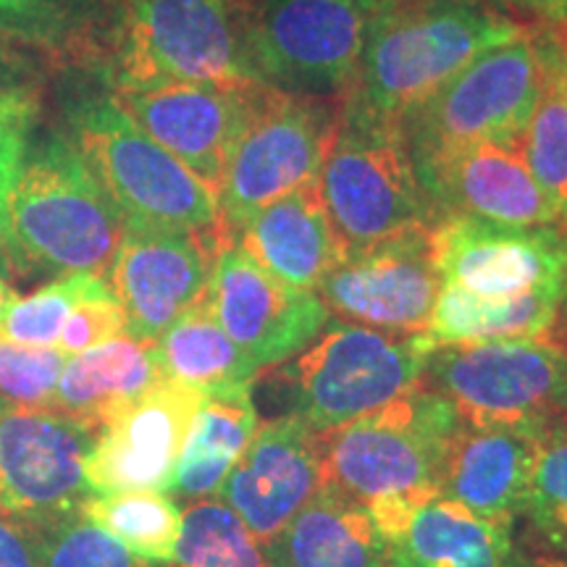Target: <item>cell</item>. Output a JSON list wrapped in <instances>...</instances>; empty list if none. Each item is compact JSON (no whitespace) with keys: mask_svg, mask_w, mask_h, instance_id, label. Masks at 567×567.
<instances>
[{"mask_svg":"<svg viewBox=\"0 0 567 567\" xmlns=\"http://www.w3.org/2000/svg\"><path fill=\"white\" fill-rule=\"evenodd\" d=\"M528 30L488 0H389L342 101V124L400 130L467 63Z\"/></svg>","mask_w":567,"mask_h":567,"instance_id":"obj_1","label":"cell"},{"mask_svg":"<svg viewBox=\"0 0 567 567\" xmlns=\"http://www.w3.org/2000/svg\"><path fill=\"white\" fill-rule=\"evenodd\" d=\"M431 350L425 334L331 321L313 344L258 373L252 402L268 421L287 417L318 434L421 386Z\"/></svg>","mask_w":567,"mask_h":567,"instance_id":"obj_2","label":"cell"},{"mask_svg":"<svg viewBox=\"0 0 567 567\" xmlns=\"http://www.w3.org/2000/svg\"><path fill=\"white\" fill-rule=\"evenodd\" d=\"M124 234V216L76 142L51 137L24 161L6 218V258L55 276H103Z\"/></svg>","mask_w":567,"mask_h":567,"instance_id":"obj_3","label":"cell"},{"mask_svg":"<svg viewBox=\"0 0 567 567\" xmlns=\"http://www.w3.org/2000/svg\"><path fill=\"white\" fill-rule=\"evenodd\" d=\"M252 0H118L105 48L113 92L260 82L247 55Z\"/></svg>","mask_w":567,"mask_h":567,"instance_id":"obj_4","label":"cell"},{"mask_svg":"<svg viewBox=\"0 0 567 567\" xmlns=\"http://www.w3.org/2000/svg\"><path fill=\"white\" fill-rule=\"evenodd\" d=\"M457 425L455 405L421 384L373 413L318 431L323 486L371 513L436 496L439 465Z\"/></svg>","mask_w":567,"mask_h":567,"instance_id":"obj_5","label":"cell"},{"mask_svg":"<svg viewBox=\"0 0 567 567\" xmlns=\"http://www.w3.org/2000/svg\"><path fill=\"white\" fill-rule=\"evenodd\" d=\"M423 386L446 396L465 423L544 434L567 423V347L551 337L434 347Z\"/></svg>","mask_w":567,"mask_h":567,"instance_id":"obj_6","label":"cell"},{"mask_svg":"<svg viewBox=\"0 0 567 567\" xmlns=\"http://www.w3.org/2000/svg\"><path fill=\"white\" fill-rule=\"evenodd\" d=\"M74 142L124 221L224 234L218 195L142 132L113 97L92 101L74 113Z\"/></svg>","mask_w":567,"mask_h":567,"instance_id":"obj_7","label":"cell"},{"mask_svg":"<svg viewBox=\"0 0 567 567\" xmlns=\"http://www.w3.org/2000/svg\"><path fill=\"white\" fill-rule=\"evenodd\" d=\"M389 0H252L247 55L264 84L344 101Z\"/></svg>","mask_w":567,"mask_h":567,"instance_id":"obj_8","label":"cell"},{"mask_svg":"<svg viewBox=\"0 0 567 567\" xmlns=\"http://www.w3.org/2000/svg\"><path fill=\"white\" fill-rule=\"evenodd\" d=\"M342 126V101L264 84L218 189L226 237L276 197L313 184Z\"/></svg>","mask_w":567,"mask_h":567,"instance_id":"obj_9","label":"cell"},{"mask_svg":"<svg viewBox=\"0 0 567 567\" xmlns=\"http://www.w3.org/2000/svg\"><path fill=\"white\" fill-rule=\"evenodd\" d=\"M542 90L536 30L481 53L400 124L417 163L476 142H520Z\"/></svg>","mask_w":567,"mask_h":567,"instance_id":"obj_10","label":"cell"},{"mask_svg":"<svg viewBox=\"0 0 567 567\" xmlns=\"http://www.w3.org/2000/svg\"><path fill=\"white\" fill-rule=\"evenodd\" d=\"M316 184L342 252L439 224L400 130L342 124Z\"/></svg>","mask_w":567,"mask_h":567,"instance_id":"obj_11","label":"cell"},{"mask_svg":"<svg viewBox=\"0 0 567 567\" xmlns=\"http://www.w3.org/2000/svg\"><path fill=\"white\" fill-rule=\"evenodd\" d=\"M95 436L53 408L0 402V515L30 530L80 515L95 494L84 476Z\"/></svg>","mask_w":567,"mask_h":567,"instance_id":"obj_12","label":"cell"},{"mask_svg":"<svg viewBox=\"0 0 567 567\" xmlns=\"http://www.w3.org/2000/svg\"><path fill=\"white\" fill-rule=\"evenodd\" d=\"M442 289L431 229L402 231L339 255L316 295L347 323L425 334Z\"/></svg>","mask_w":567,"mask_h":567,"instance_id":"obj_13","label":"cell"},{"mask_svg":"<svg viewBox=\"0 0 567 567\" xmlns=\"http://www.w3.org/2000/svg\"><path fill=\"white\" fill-rule=\"evenodd\" d=\"M442 284L492 300L542 289L567 292V226H507L444 216L431 229Z\"/></svg>","mask_w":567,"mask_h":567,"instance_id":"obj_14","label":"cell"},{"mask_svg":"<svg viewBox=\"0 0 567 567\" xmlns=\"http://www.w3.org/2000/svg\"><path fill=\"white\" fill-rule=\"evenodd\" d=\"M208 297L218 323L258 373L295 358L331 323L321 297L276 279L229 237L218 245Z\"/></svg>","mask_w":567,"mask_h":567,"instance_id":"obj_15","label":"cell"},{"mask_svg":"<svg viewBox=\"0 0 567 567\" xmlns=\"http://www.w3.org/2000/svg\"><path fill=\"white\" fill-rule=\"evenodd\" d=\"M224 234L161 229L124 221L109 287L122 302L126 334L158 342L163 331L208 292Z\"/></svg>","mask_w":567,"mask_h":567,"instance_id":"obj_16","label":"cell"},{"mask_svg":"<svg viewBox=\"0 0 567 567\" xmlns=\"http://www.w3.org/2000/svg\"><path fill=\"white\" fill-rule=\"evenodd\" d=\"M264 82H179L137 92H113V101L213 193Z\"/></svg>","mask_w":567,"mask_h":567,"instance_id":"obj_17","label":"cell"},{"mask_svg":"<svg viewBox=\"0 0 567 567\" xmlns=\"http://www.w3.org/2000/svg\"><path fill=\"white\" fill-rule=\"evenodd\" d=\"M417 179L444 216L507 226H567L563 210L528 168L520 142H476L417 163Z\"/></svg>","mask_w":567,"mask_h":567,"instance_id":"obj_18","label":"cell"},{"mask_svg":"<svg viewBox=\"0 0 567 567\" xmlns=\"http://www.w3.org/2000/svg\"><path fill=\"white\" fill-rule=\"evenodd\" d=\"M203 392L166 379L105 425L84 476L95 494L168 492Z\"/></svg>","mask_w":567,"mask_h":567,"instance_id":"obj_19","label":"cell"},{"mask_svg":"<svg viewBox=\"0 0 567 567\" xmlns=\"http://www.w3.org/2000/svg\"><path fill=\"white\" fill-rule=\"evenodd\" d=\"M321 486L316 434L302 423L276 417L258 425L218 496L260 544H268Z\"/></svg>","mask_w":567,"mask_h":567,"instance_id":"obj_20","label":"cell"},{"mask_svg":"<svg viewBox=\"0 0 567 567\" xmlns=\"http://www.w3.org/2000/svg\"><path fill=\"white\" fill-rule=\"evenodd\" d=\"M542 431L460 421L446 444L436 494L473 515L517 526L534 476Z\"/></svg>","mask_w":567,"mask_h":567,"instance_id":"obj_21","label":"cell"},{"mask_svg":"<svg viewBox=\"0 0 567 567\" xmlns=\"http://www.w3.org/2000/svg\"><path fill=\"white\" fill-rule=\"evenodd\" d=\"M373 517L389 567H509L517 557L513 526L473 515L439 494L375 509Z\"/></svg>","mask_w":567,"mask_h":567,"instance_id":"obj_22","label":"cell"},{"mask_svg":"<svg viewBox=\"0 0 567 567\" xmlns=\"http://www.w3.org/2000/svg\"><path fill=\"white\" fill-rule=\"evenodd\" d=\"M229 239L276 279L310 292L342 255L316 182L264 205Z\"/></svg>","mask_w":567,"mask_h":567,"instance_id":"obj_23","label":"cell"},{"mask_svg":"<svg viewBox=\"0 0 567 567\" xmlns=\"http://www.w3.org/2000/svg\"><path fill=\"white\" fill-rule=\"evenodd\" d=\"M166 381L155 342L122 334L71 354L55 386L51 408L101 434L113 417Z\"/></svg>","mask_w":567,"mask_h":567,"instance_id":"obj_24","label":"cell"},{"mask_svg":"<svg viewBox=\"0 0 567 567\" xmlns=\"http://www.w3.org/2000/svg\"><path fill=\"white\" fill-rule=\"evenodd\" d=\"M264 547L274 567H389L371 509L329 486Z\"/></svg>","mask_w":567,"mask_h":567,"instance_id":"obj_25","label":"cell"},{"mask_svg":"<svg viewBox=\"0 0 567 567\" xmlns=\"http://www.w3.org/2000/svg\"><path fill=\"white\" fill-rule=\"evenodd\" d=\"M258 417L252 389L205 394L203 405L189 425L168 492L176 499L193 502L210 499L213 494L221 492L234 463L243 457L258 431Z\"/></svg>","mask_w":567,"mask_h":567,"instance_id":"obj_26","label":"cell"},{"mask_svg":"<svg viewBox=\"0 0 567 567\" xmlns=\"http://www.w3.org/2000/svg\"><path fill=\"white\" fill-rule=\"evenodd\" d=\"M565 300L563 289L492 300L442 284L425 337L434 347L549 337Z\"/></svg>","mask_w":567,"mask_h":567,"instance_id":"obj_27","label":"cell"},{"mask_svg":"<svg viewBox=\"0 0 567 567\" xmlns=\"http://www.w3.org/2000/svg\"><path fill=\"white\" fill-rule=\"evenodd\" d=\"M155 350L166 379L193 386L203 394L252 389L258 379L250 360L218 323L208 292L163 331Z\"/></svg>","mask_w":567,"mask_h":567,"instance_id":"obj_28","label":"cell"},{"mask_svg":"<svg viewBox=\"0 0 567 567\" xmlns=\"http://www.w3.org/2000/svg\"><path fill=\"white\" fill-rule=\"evenodd\" d=\"M542 90L520 147L536 182L567 221V38L536 30Z\"/></svg>","mask_w":567,"mask_h":567,"instance_id":"obj_29","label":"cell"},{"mask_svg":"<svg viewBox=\"0 0 567 567\" xmlns=\"http://www.w3.org/2000/svg\"><path fill=\"white\" fill-rule=\"evenodd\" d=\"M182 513L166 492L92 494L80 515L109 530L137 557L168 565L176 557L182 536Z\"/></svg>","mask_w":567,"mask_h":567,"instance_id":"obj_30","label":"cell"},{"mask_svg":"<svg viewBox=\"0 0 567 567\" xmlns=\"http://www.w3.org/2000/svg\"><path fill=\"white\" fill-rule=\"evenodd\" d=\"M523 551L567 559V423L538 439L534 476L523 505Z\"/></svg>","mask_w":567,"mask_h":567,"instance_id":"obj_31","label":"cell"},{"mask_svg":"<svg viewBox=\"0 0 567 567\" xmlns=\"http://www.w3.org/2000/svg\"><path fill=\"white\" fill-rule=\"evenodd\" d=\"M168 567H274L264 544L221 499H197L182 513V536Z\"/></svg>","mask_w":567,"mask_h":567,"instance_id":"obj_32","label":"cell"},{"mask_svg":"<svg viewBox=\"0 0 567 567\" xmlns=\"http://www.w3.org/2000/svg\"><path fill=\"white\" fill-rule=\"evenodd\" d=\"M95 279H101V276H59V279L40 287L38 292L17 297L0 321V337L24 347H59L61 331L71 310L87 295Z\"/></svg>","mask_w":567,"mask_h":567,"instance_id":"obj_33","label":"cell"},{"mask_svg":"<svg viewBox=\"0 0 567 567\" xmlns=\"http://www.w3.org/2000/svg\"><path fill=\"white\" fill-rule=\"evenodd\" d=\"M38 544L40 567H168L137 557L82 515L38 530Z\"/></svg>","mask_w":567,"mask_h":567,"instance_id":"obj_34","label":"cell"},{"mask_svg":"<svg viewBox=\"0 0 567 567\" xmlns=\"http://www.w3.org/2000/svg\"><path fill=\"white\" fill-rule=\"evenodd\" d=\"M66 360L59 347H24L0 337V402L51 408Z\"/></svg>","mask_w":567,"mask_h":567,"instance_id":"obj_35","label":"cell"},{"mask_svg":"<svg viewBox=\"0 0 567 567\" xmlns=\"http://www.w3.org/2000/svg\"><path fill=\"white\" fill-rule=\"evenodd\" d=\"M40 95L30 87L0 90V252L6 255V218L13 182L27 161L38 122Z\"/></svg>","mask_w":567,"mask_h":567,"instance_id":"obj_36","label":"cell"},{"mask_svg":"<svg viewBox=\"0 0 567 567\" xmlns=\"http://www.w3.org/2000/svg\"><path fill=\"white\" fill-rule=\"evenodd\" d=\"M122 334H126L124 308L113 295L105 276H101L71 310L69 321L61 331L59 350L71 358V354L87 352L92 347L111 342V339Z\"/></svg>","mask_w":567,"mask_h":567,"instance_id":"obj_37","label":"cell"},{"mask_svg":"<svg viewBox=\"0 0 567 567\" xmlns=\"http://www.w3.org/2000/svg\"><path fill=\"white\" fill-rule=\"evenodd\" d=\"M87 0H0V32L55 45L74 34Z\"/></svg>","mask_w":567,"mask_h":567,"instance_id":"obj_38","label":"cell"},{"mask_svg":"<svg viewBox=\"0 0 567 567\" xmlns=\"http://www.w3.org/2000/svg\"><path fill=\"white\" fill-rule=\"evenodd\" d=\"M499 9L534 30H547L567 38V0H496Z\"/></svg>","mask_w":567,"mask_h":567,"instance_id":"obj_39","label":"cell"},{"mask_svg":"<svg viewBox=\"0 0 567 567\" xmlns=\"http://www.w3.org/2000/svg\"><path fill=\"white\" fill-rule=\"evenodd\" d=\"M0 567H40L38 530L0 515Z\"/></svg>","mask_w":567,"mask_h":567,"instance_id":"obj_40","label":"cell"},{"mask_svg":"<svg viewBox=\"0 0 567 567\" xmlns=\"http://www.w3.org/2000/svg\"><path fill=\"white\" fill-rule=\"evenodd\" d=\"M509 567H567L565 557H547V555H530V551L517 549L515 563Z\"/></svg>","mask_w":567,"mask_h":567,"instance_id":"obj_41","label":"cell"},{"mask_svg":"<svg viewBox=\"0 0 567 567\" xmlns=\"http://www.w3.org/2000/svg\"><path fill=\"white\" fill-rule=\"evenodd\" d=\"M3 255V252H0ZM17 300V292H13L11 281H9V274L3 271V266H0V321H3L6 310H9V305Z\"/></svg>","mask_w":567,"mask_h":567,"instance_id":"obj_42","label":"cell"},{"mask_svg":"<svg viewBox=\"0 0 567 567\" xmlns=\"http://www.w3.org/2000/svg\"><path fill=\"white\" fill-rule=\"evenodd\" d=\"M549 337L555 339V342L563 344V347H567V300H565L563 308H559V316H557L555 326H551Z\"/></svg>","mask_w":567,"mask_h":567,"instance_id":"obj_43","label":"cell"},{"mask_svg":"<svg viewBox=\"0 0 567 567\" xmlns=\"http://www.w3.org/2000/svg\"><path fill=\"white\" fill-rule=\"evenodd\" d=\"M13 71H17V55H13L9 48L0 42V80H6V76H11ZM0 90H11V87H0Z\"/></svg>","mask_w":567,"mask_h":567,"instance_id":"obj_44","label":"cell"}]
</instances>
